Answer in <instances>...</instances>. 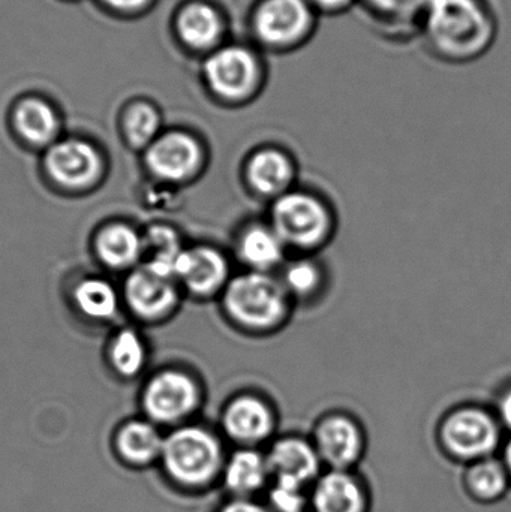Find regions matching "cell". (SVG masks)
Returning <instances> with one entry per match:
<instances>
[{
	"mask_svg": "<svg viewBox=\"0 0 511 512\" xmlns=\"http://www.w3.org/2000/svg\"><path fill=\"white\" fill-rule=\"evenodd\" d=\"M498 18L489 0H434L419 36L426 50L449 65H468L489 53L498 38Z\"/></svg>",
	"mask_w": 511,
	"mask_h": 512,
	"instance_id": "1",
	"label": "cell"
},
{
	"mask_svg": "<svg viewBox=\"0 0 511 512\" xmlns=\"http://www.w3.org/2000/svg\"><path fill=\"white\" fill-rule=\"evenodd\" d=\"M221 297L228 321L251 336H269L284 328L294 306L276 274L257 271L234 274Z\"/></svg>",
	"mask_w": 511,
	"mask_h": 512,
	"instance_id": "2",
	"label": "cell"
},
{
	"mask_svg": "<svg viewBox=\"0 0 511 512\" xmlns=\"http://www.w3.org/2000/svg\"><path fill=\"white\" fill-rule=\"evenodd\" d=\"M203 77L216 101L228 107L252 104L266 89V54L249 41L224 42L207 54Z\"/></svg>",
	"mask_w": 511,
	"mask_h": 512,
	"instance_id": "3",
	"label": "cell"
},
{
	"mask_svg": "<svg viewBox=\"0 0 511 512\" xmlns=\"http://www.w3.org/2000/svg\"><path fill=\"white\" fill-rule=\"evenodd\" d=\"M320 15L308 0H254L246 26L249 42L264 54H290L305 47L318 29Z\"/></svg>",
	"mask_w": 511,
	"mask_h": 512,
	"instance_id": "4",
	"label": "cell"
},
{
	"mask_svg": "<svg viewBox=\"0 0 511 512\" xmlns=\"http://www.w3.org/2000/svg\"><path fill=\"white\" fill-rule=\"evenodd\" d=\"M288 252L312 255L323 249L335 234L332 207L320 195L291 189L270 203L269 219Z\"/></svg>",
	"mask_w": 511,
	"mask_h": 512,
	"instance_id": "5",
	"label": "cell"
},
{
	"mask_svg": "<svg viewBox=\"0 0 511 512\" xmlns=\"http://www.w3.org/2000/svg\"><path fill=\"white\" fill-rule=\"evenodd\" d=\"M161 456L168 474L177 483L191 487L209 484L225 463L219 439L200 426L174 430L165 439Z\"/></svg>",
	"mask_w": 511,
	"mask_h": 512,
	"instance_id": "6",
	"label": "cell"
},
{
	"mask_svg": "<svg viewBox=\"0 0 511 512\" xmlns=\"http://www.w3.org/2000/svg\"><path fill=\"white\" fill-rule=\"evenodd\" d=\"M504 433L494 411L474 405L453 409L440 424L441 445L459 462L474 463L495 456L503 447Z\"/></svg>",
	"mask_w": 511,
	"mask_h": 512,
	"instance_id": "7",
	"label": "cell"
},
{
	"mask_svg": "<svg viewBox=\"0 0 511 512\" xmlns=\"http://www.w3.org/2000/svg\"><path fill=\"white\" fill-rule=\"evenodd\" d=\"M312 444L323 465L350 471L365 453L366 438L356 418L344 412L324 415L315 426Z\"/></svg>",
	"mask_w": 511,
	"mask_h": 512,
	"instance_id": "8",
	"label": "cell"
},
{
	"mask_svg": "<svg viewBox=\"0 0 511 512\" xmlns=\"http://www.w3.org/2000/svg\"><path fill=\"white\" fill-rule=\"evenodd\" d=\"M201 390L188 373L167 370L147 384L143 394L144 411L158 423H177L200 405Z\"/></svg>",
	"mask_w": 511,
	"mask_h": 512,
	"instance_id": "9",
	"label": "cell"
},
{
	"mask_svg": "<svg viewBox=\"0 0 511 512\" xmlns=\"http://www.w3.org/2000/svg\"><path fill=\"white\" fill-rule=\"evenodd\" d=\"M150 173L167 183H183L194 179L204 165V149L200 141L185 132H170L156 138L146 152Z\"/></svg>",
	"mask_w": 511,
	"mask_h": 512,
	"instance_id": "10",
	"label": "cell"
},
{
	"mask_svg": "<svg viewBox=\"0 0 511 512\" xmlns=\"http://www.w3.org/2000/svg\"><path fill=\"white\" fill-rule=\"evenodd\" d=\"M45 170L56 185L83 191L101 177L102 159L92 144L71 138L51 144L45 155Z\"/></svg>",
	"mask_w": 511,
	"mask_h": 512,
	"instance_id": "11",
	"label": "cell"
},
{
	"mask_svg": "<svg viewBox=\"0 0 511 512\" xmlns=\"http://www.w3.org/2000/svg\"><path fill=\"white\" fill-rule=\"evenodd\" d=\"M222 429L240 448H257L275 432V408L260 394H239L222 412Z\"/></svg>",
	"mask_w": 511,
	"mask_h": 512,
	"instance_id": "12",
	"label": "cell"
},
{
	"mask_svg": "<svg viewBox=\"0 0 511 512\" xmlns=\"http://www.w3.org/2000/svg\"><path fill=\"white\" fill-rule=\"evenodd\" d=\"M296 176L293 156L278 146L257 147L243 165L246 188L254 197L270 203L294 189Z\"/></svg>",
	"mask_w": 511,
	"mask_h": 512,
	"instance_id": "13",
	"label": "cell"
},
{
	"mask_svg": "<svg viewBox=\"0 0 511 512\" xmlns=\"http://www.w3.org/2000/svg\"><path fill=\"white\" fill-rule=\"evenodd\" d=\"M125 301L132 313L144 321L165 318L179 301L177 280L170 274L141 264L126 279Z\"/></svg>",
	"mask_w": 511,
	"mask_h": 512,
	"instance_id": "14",
	"label": "cell"
},
{
	"mask_svg": "<svg viewBox=\"0 0 511 512\" xmlns=\"http://www.w3.org/2000/svg\"><path fill=\"white\" fill-rule=\"evenodd\" d=\"M174 276L186 291L201 298L222 294L233 277L224 252L207 245L185 249L177 261Z\"/></svg>",
	"mask_w": 511,
	"mask_h": 512,
	"instance_id": "15",
	"label": "cell"
},
{
	"mask_svg": "<svg viewBox=\"0 0 511 512\" xmlns=\"http://www.w3.org/2000/svg\"><path fill=\"white\" fill-rule=\"evenodd\" d=\"M264 454L270 480L291 481L309 487L323 474V462L309 439L282 436L275 439Z\"/></svg>",
	"mask_w": 511,
	"mask_h": 512,
	"instance_id": "16",
	"label": "cell"
},
{
	"mask_svg": "<svg viewBox=\"0 0 511 512\" xmlns=\"http://www.w3.org/2000/svg\"><path fill=\"white\" fill-rule=\"evenodd\" d=\"M237 259L248 271L276 274L287 262L288 249L267 221L242 227L234 243Z\"/></svg>",
	"mask_w": 511,
	"mask_h": 512,
	"instance_id": "17",
	"label": "cell"
},
{
	"mask_svg": "<svg viewBox=\"0 0 511 512\" xmlns=\"http://www.w3.org/2000/svg\"><path fill=\"white\" fill-rule=\"evenodd\" d=\"M434 0H359L357 8L381 35L396 41L419 36L420 24Z\"/></svg>",
	"mask_w": 511,
	"mask_h": 512,
	"instance_id": "18",
	"label": "cell"
},
{
	"mask_svg": "<svg viewBox=\"0 0 511 512\" xmlns=\"http://www.w3.org/2000/svg\"><path fill=\"white\" fill-rule=\"evenodd\" d=\"M309 505L314 512H366L368 496L353 472L329 469L312 484Z\"/></svg>",
	"mask_w": 511,
	"mask_h": 512,
	"instance_id": "19",
	"label": "cell"
},
{
	"mask_svg": "<svg viewBox=\"0 0 511 512\" xmlns=\"http://www.w3.org/2000/svg\"><path fill=\"white\" fill-rule=\"evenodd\" d=\"M177 32L192 50L209 54L224 44L227 23L212 3L192 2L180 11Z\"/></svg>",
	"mask_w": 511,
	"mask_h": 512,
	"instance_id": "20",
	"label": "cell"
},
{
	"mask_svg": "<svg viewBox=\"0 0 511 512\" xmlns=\"http://www.w3.org/2000/svg\"><path fill=\"white\" fill-rule=\"evenodd\" d=\"M222 478L234 499H252L270 483L266 454L257 448H239L225 460Z\"/></svg>",
	"mask_w": 511,
	"mask_h": 512,
	"instance_id": "21",
	"label": "cell"
},
{
	"mask_svg": "<svg viewBox=\"0 0 511 512\" xmlns=\"http://www.w3.org/2000/svg\"><path fill=\"white\" fill-rule=\"evenodd\" d=\"M276 276L293 303H311L323 294L327 283L324 265L312 255L288 258Z\"/></svg>",
	"mask_w": 511,
	"mask_h": 512,
	"instance_id": "22",
	"label": "cell"
},
{
	"mask_svg": "<svg viewBox=\"0 0 511 512\" xmlns=\"http://www.w3.org/2000/svg\"><path fill=\"white\" fill-rule=\"evenodd\" d=\"M98 258L113 270H126L143 259V236L125 224H111L95 240Z\"/></svg>",
	"mask_w": 511,
	"mask_h": 512,
	"instance_id": "23",
	"label": "cell"
},
{
	"mask_svg": "<svg viewBox=\"0 0 511 512\" xmlns=\"http://www.w3.org/2000/svg\"><path fill=\"white\" fill-rule=\"evenodd\" d=\"M14 125L18 134L33 146H47L59 132V119L42 99L29 98L17 105Z\"/></svg>",
	"mask_w": 511,
	"mask_h": 512,
	"instance_id": "24",
	"label": "cell"
},
{
	"mask_svg": "<svg viewBox=\"0 0 511 512\" xmlns=\"http://www.w3.org/2000/svg\"><path fill=\"white\" fill-rule=\"evenodd\" d=\"M465 486L471 498L492 504L501 501L511 489V480L501 457H488L470 463L465 474Z\"/></svg>",
	"mask_w": 511,
	"mask_h": 512,
	"instance_id": "25",
	"label": "cell"
},
{
	"mask_svg": "<svg viewBox=\"0 0 511 512\" xmlns=\"http://www.w3.org/2000/svg\"><path fill=\"white\" fill-rule=\"evenodd\" d=\"M74 303L81 315L95 321H110L119 312V294L108 280L84 279L75 286Z\"/></svg>",
	"mask_w": 511,
	"mask_h": 512,
	"instance_id": "26",
	"label": "cell"
},
{
	"mask_svg": "<svg viewBox=\"0 0 511 512\" xmlns=\"http://www.w3.org/2000/svg\"><path fill=\"white\" fill-rule=\"evenodd\" d=\"M164 439L158 429L146 421H132L120 429L117 448L128 462L144 465L161 456Z\"/></svg>",
	"mask_w": 511,
	"mask_h": 512,
	"instance_id": "27",
	"label": "cell"
},
{
	"mask_svg": "<svg viewBox=\"0 0 511 512\" xmlns=\"http://www.w3.org/2000/svg\"><path fill=\"white\" fill-rule=\"evenodd\" d=\"M183 248L179 234L165 225H153L143 236V264L174 276Z\"/></svg>",
	"mask_w": 511,
	"mask_h": 512,
	"instance_id": "28",
	"label": "cell"
},
{
	"mask_svg": "<svg viewBox=\"0 0 511 512\" xmlns=\"http://www.w3.org/2000/svg\"><path fill=\"white\" fill-rule=\"evenodd\" d=\"M146 346L135 331L123 330L114 337L110 348V360L116 372L123 378H134L146 364Z\"/></svg>",
	"mask_w": 511,
	"mask_h": 512,
	"instance_id": "29",
	"label": "cell"
},
{
	"mask_svg": "<svg viewBox=\"0 0 511 512\" xmlns=\"http://www.w3.org/2000/svg\"><path fill=\"white\" fill-rule=\"evenodd\" d=\"M159 116L149 104H135L125 117V132L131 146L141 149L156 140Z\"/></svg>",
	"mask_w": 511,
	"mask_h": 512,
	"instance_id": "30",
	"label": "cell"
},
{
	"mask_svg": "<svg viewBox=\"0 0 511 512\" xmlns=\"http://www.w3.org/2000/svg\"><path fill=\"white\" fill-rule=\"evenodd\" d=\"M308 487L284 480H270L269 510L272 512H305L309 505Z\"/></svg>",
	"mask_w": 511,
	"mask_h": 512,
	"instance_id": "31",
	"label": "cell"
},
{
	"mask_svg": "<svg viewBox=\"0 0 511 512\" xmlns=\"http://www.w3.org/2000/svg\"><path fill=\"white\" fill-rule=\"evenodd\" d=\"M320 17H338L353 11L359 5V0H308Z\"/></svg>",
	"mask_w": 511,
	"mask_h": 512,
	"instance_id": "32",
	"label": "cell"
},
{
	"mask_svg": "<svg viewBox=\"0 0 511 512\" xmlns=\"http://www.w3.org/2000/svg\"><path fill=\"white\" fill-rule=\"evenodd\" d=\"M494 414L504 432L511 435V384L506 385L498 394Z\"/></svg>",
	"mask_w": 511,
	"mask_h": 512,
	"instance_id": "33",
	"label": "cell"
},
{
	"mask_svg": "<svg viewBox=\"0 0 511 512\" xmlns=\"http://www.w3.org/2000/svg\"><path fill=\"white\" fill-rule=\"evenodd\" d=\"M219 512H272L252 499H233Z\"/></svg>",
	"mask_w": 511,
	"mask_h": 512,
	"instance_id": "34",
	"label": "cell"
},
{
	"mask_svg": "<svg viewBox=\"0 0 511 512\" xmlns=\"http://www.w3.org/2000/svg\"><path fill=\"white\" fill-rule=\"evenodd\" d=\"M501 460H503L511 480V435H507L504 439L503 447H501Z\"/></svg>",
	"mask_w": 511,
	"mask_h": 512,
	"instance_id": "35",
	"label": "cell"
},
{
	"mask_svg": "<svg viewBox=\"0 0 511 512\" xmlns=\"http://www.w3.org/2000/svg\"><path fill=\"white\" fill-rule=\"evenodd\" d=\"M104 2L108 3V5L114 6V8L134 9L143 5L146 0H104Z\"/></svg>",
	"mask_w": 511,
	"mask_h": 512,
	"instance_id": "36",
	"label": "cell"
}]
</instances>
